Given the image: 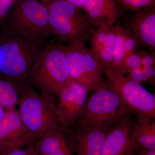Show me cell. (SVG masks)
Instances as JSON below:
<instances>
[{"mask_svg":"<svg viewBox=\"0 0 155 155\" xmlns=\"http://www.w3.org/2000/svg\"><path fill=\"white\" fill-rule=\"evenodd\" d=\"M72 80L64 45L50 43L45 45L38 54L25 82L56 104L60 92Z\"/></svg>","mask_w":155,"mask_h":155,"instance_id":"obj_1","label":"cell"},{"mask_svg":"<svg viewBox=\"0 0 155 155\" xmlns=\"http://www.w3.org/2000/svg\"><path fill=\"white\" fill-rule=\"evenodd\" d=\"M45 45L4 29L0 40V73L12 83L25 82Z\"/></svg>","mask_w":155,"mask_h":155,"instance_id":"obj_2","label":"cell"},{"mask_svg":"<svg viewBox=\"0 0 155 155\" xmlns=\"http://www.w3.org/2000/svg\"><path fill=\"white\" fill-rule=\"evenodd\" d=\"M15 84L19 94L18 113L35 142L60 126L56 104L46 99L26 82Z\"/></svg>","mask_w":155,"mask_h":155,"instance_id":"obj_3","label":"cell"},{"mask_svg":"<svg viewBox=\"0 0 155 155\" xmlns=\"http://www.w3.org/2000/svg\"><path fill=\"white\" fill-rule=\"evenodd\" d=\"M47 7L52 35L67 45H86L95 28L80 8L64 0H54Z\"/></svg>","mask_w":155,"mask_h":155,"instance_id":"obj_4","label":"cell"},{"mask_svg":"<svg viewBox=\"0 0 155 155\" xmlns=\"http://www.w3.org/2000/svg\"><path fill=\"white\" fill-rule=\"evenodd\" d=\"M130 113L117 95L103 82L87 100L77 128L109 129Z\"/></svg>","mask_w":155,"mask_h":155,"instance_id":"obj_5","label":"cell"},{"mask_svg":"<svg viewBox=\"0 0 155 155\" xmlns=\"http://www.w3.org/2000/svg\"><path fill=\"white\" fill-rule=\"evenodd\" d=\"M4 27L11 33L42 44L52 35L47 7L38 0H20Z\"/></svg>","mask_w":155,"mask_h":155,"instance_id":"obj_6","label":"cell"},{"mask_svg":"<svg viewBox=\"0 0 155 155\" xmlns=\"http://www.w3.org/2000/svg\"><path fill=\"white\" fill-rule=\"evenodd\" d=\"M107 84L131 114L155 119V97L140 84L127 79L119 69L104 70Z\"/></svg>","mask_w":155,"mask_h":155,"instance_id":"obj_7","label":"cell"},{"mask_svg":"<svg viewBox=\"0 0 155 155\" xmlns=\"http://www.w3.org/2000/svg\"><path fill=\"white\" fill-rule=\"evenodd\" d=\"M69 75L88 92L95 91L103 83L104 69L86 45H64Z\"/></svg>","mask_w":155,"mask_h":155,"instance_id":"obj_8","label":"cell"},{"mask_svg":"<svg viewBox=\"0 0 155 155\" xmlns=\"http://www.w3.org/2000/svg\"><path fill=\"white\" fill-rule=\"evenodd\" d=\"M88 92L73 80L61 91L56 105L60 126L69 130L71 127L76 126L85 110Z\"/></svg>","mask_w":155,"mask_h":155,"instance_id":"obj_9","label":"cell"},{"mask_svg":"<svg viewBox=\"0 0 155 155\" xmlns=\"http://www.w3.org/2000/svg\"><path fill=\"white\" fill-rule=\"evenodd\" d=\"M35 143L16 107L6 110L0 121V149L2 153L22 148Z\"/></svg>","mask_w":155,"mask_h":155,"instance_id":"obj_10","label":"cell"},{"mask_svg":"<svg viewBox=\"0 0 155 155\" xmlns=\"http://www.w3.org/2000/svg\"><path fill=\"white\" fill-rule=\"evenodd\" d=\"M134 122L129 114L108 130L101 155H132L139 150L131 137Z\"/></svg>","mask_w":155,"mask_h":155,"instance_id":"obj_11","label":"cell"},{"mask_svg":"<svg viewBox=\"0 0 155 155\" xmlns=\"http://www.w3.org/2000/svg\"><path fill=\"white\" fill-rule=\"evenodd\" d=\"M127 20V28L139 47L155 51V6L134 11Z\"/></svg>","mask_w":155,"mask_h":155,"instance_id":"obj_12","label":"cell"},{"mask_svg":"<svg viewBox=\"0 0 155 155\" xmlns=\"http://www.w3.org/2000/svg\"><path fill=\"white\" fill-rule=\"evenodd\" d=\"M37 155H75L72 131L60 126L34 143Z\"/></svg>","mask_w":155,"mask_h":155,"instance_id":"obj_13","label":"cell"},{"mask_svg":"<svg viewBox=\"0 0 155 155\" xmlns=\"http://www.w3.org/2000/svg\"><path fill=\"white\" fill-rule=\"evenodd\" d=\"M116 41V27L107 22L100 23L90 38V50L104 69L112 65Z\"/></svg>","mask_w":155,"mask_h":155,"instance_id":"obj_14","label":"cell"},{"mask_svg":"<svg viewBox=\"0 0 155 155\" xmlns=\"http://www.w3.org/2000/svg\"><path fill=\"white\" fill-rule=\"evenodd\" d=\"M82 9L95 28L102 22L116 24L124 10L119 0H84Z\"/></svg>","mask_w":155,"mask_h":155,"instance_id":"obj_15","label":"cell"},{"mask_svg":"<svg viewBox=\"0 0 155 155\" xmlns=\"http://www.w3.org/2000/svg\"><path fill=\"white\" fill-rule=\"evenodd\" d=\"M108 130L77 128L71 130L75 155H101Z\"/></svg>","mask_w":155,"mask_h":155,"instance_id":"obj_16","label":"cell"},{"mask_svg":"<svg viewBox=\"0 0 155 155\" xmlns=\"http://www.w3.org/2000/svg\"><path fill=\"white\" fill-rule=\"evenodd\" d=\"M131 137L138 149H155V119L137 116L136 120L134 122Z\"/></svg>","mask_w":155,"mask_h":155,"instance_id":"obj_17","label":"cell"},{"mask_svg":"<svg viewBox=\"0 0 155 155\" xmlns=\"http://www.w3.org/2000/svg\"><path fill=\"white\" fill-rule=\"evenodd\" d=\"M19 101V92L16 84L0 79V105L8 110L16 107Z\"/></svg>","mask_w":155,"mask_h":155,"instance_id":"obj_18","label":"cell"},{"mask_svg":"<svg viewBox=\"0 0 155 155\" xmlns=\"http://www.w3.org/2000/svg\"><path fill=\"white\" fill-rule=\"evenodd\" d=\"M115 27L116 41L113 61L110 67H113L119 70L124 61L125 54L124 44L126 28L117 23L115 24Z\"/></svg>","mask_w":155,"mask_h":155,"instance_id":"obj_19","label":"cell"},{"mask_svg":"<svg viewBox=\"0 0 155 155\" xmlns=\"http://www.w3.org/2000/svg\"><path fill=\"white\" fill-rule=\"evenodd\" d=\"M142 67L141 56L136 51L125 58L119 70L124 75L128 74L131 70Z\"/></svg>","mask_w":155,"mask_h":155,"instance_id":"obj_20","label":"cell"},{"mask_svg":"<svg viewBox=\"0 0 155 155\" xmlns=\"http://www.w3.org/2000/svg\"><path fill=\"white\" fill-rule=\"evenodd\" d=\"M123 9L136 11L155 6V0H119Z\"/></svg>","mask_w":155,"mask_h":155,"instance_id":"obj_21","label":"cell"},{"mask_svg":"<svg viewBox=\"0 0 155 155\" xmlns=\"http://www.w3.org/2000/svg\"><path fill=\"white\" fill-rule=\"evenodd\" d=\"M124 47H125V54H124V60L125 58H127V56L135 52L136 50L139 48L135 39L134 38L126 28L125 31Z\"/></svg>","mask_w":155,"mask_h":155,"instance_id":"obj_22","label":"cell"},{"mask_svg":"<svg viewBox=\"0 0 155 155\" xmlns=\"http://www.w3.org/2000/svg\"><path fill=\"white\" fill-rule=\"evenodd\" d=\"M136 51L141 56L142 67L155 66V51H147L141 48H138Z\"/></svg>","mask_w":155,"mask_h":155,"instance_id":"obj_23","label":"cell"},{"mask_svg":"<svg viewBox=\"0 0 155 155\" xmlns=\"http://www.w3.org/2000/svg\"><path fill=\"white\" fill-rule=\"evenodd\" d=\"M126 78L128 80L132 81L140 84L147 82L141 67L131 70L127 74V76H126Z\"/></svg>","mask_w":155,"mask_h":155,"instance_id":"obj_24","label":"cell"},{"mask_svg":"<svg viewBox=\"0 0 155 155\" xmlns=\"http://www.w3.org/2000/svg\"><path fill=\"white\" fill-rule=\"evenodd\" d=\"M0 155H37L34 143L28 146L9 151L2 153Z\"/></svg>","mask_w":155,"mask_h":155,"instance_id":"obj_25","label":"cell"},{"mask_svg":"<svg viewBox=\"0 0 155 155\" xmlns=\"http://www.w3.org/2000/svg\"><path fill=\"white\" fill-rule=\"evenodd\" d=\"M145 77L146 78L147 82L151 84H155V66L148 67H141Z\"/></svg>","mask_w":155,"mask_h":155,"instance_id":"obj_26","label":"cell"},{"mask_svg":"<svg viewBox=\"0 0 155 155\" xmlns=\"http://www.w3.org/2000/svg\"><path fill=\"white\" fill-rule=\"evenodd\" d=\"M12 0H0V17L8 14L12 6Z\"/></svg>","mask_w":155,"mask_h":155,"instance_id":"obj_27","label":"cell"},{"mask_svg":"<svg viewBox=\"0 0 155 155\" xmlns=\"http://www.w3.org/2000/svg\"><path fill=\"white\" fill-rule=\"evenodd\" d=\"M132 155H155V149H140L135 151Z\"/></svg>","mask_w":155,"mask_h":155,"instance_id":"obj_28","label":"cell"},{"mask_svg":"<svg viewBox=\"0 0 155 155\" xmlns=\"http://www.w3.org/2000/svg\"><path fill=\"white\" fill-rule=\"evenodd\" d=\"M70 4H72L75 7L82 8H83L84 0H64Z\"/></svg>","mask_w":155,"mask_h":155,"instance_id":"obj_29","label":"cell"},{"mask_svg":"<svg viewBox=\"0 0 155 155\" xmlns=\"http://www.w3.org/2000/svg\"><path fill=\"white\" fill-rule=\"evenodd\" d=\"M6 110L0 105V121L2 120L5 115Z\"/></svg>","mask_w":155,"mask_h":155,"instance_id":"obj_30","label":"cell"}]
</instances>
